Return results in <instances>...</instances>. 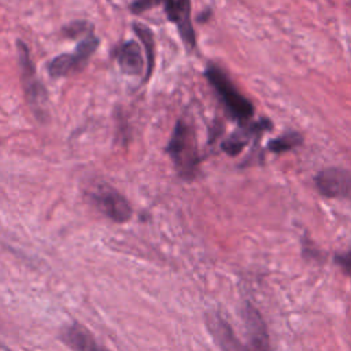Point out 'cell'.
Here are the masks:
<instances>
[{
  "label": "cell",
  "instance_id": "obj_13",
  "mask_svg": "<svg viewBox=\"0 0 351 351\" xmlns=\"http://www.w3.org/2000/svg\"><path fill=\"white\" fill-rule=\"evenodd\" d=\"M134 33L138 36L141 40L144 49H145V58H147V67H145V77L144 81H147L151 77L154 63H155V43H154V36L152 32L141 25V23H134Z\"/></svg>",
  "mask_w": 351,
  "mask_h": 351
},
{
  "label": "cell",
  "instance_id": "obj_11",
  "mask_svg": "<svg viewBox=\"0 0 351 351\" xmlns=\"http://www.w3.org/2000/svg\"><path fill=\"white\" fill-rule=\"evenodd\" d=\"M271 129V122L266 118L261 119L259 122L256 123H252L250 128L247 129H243L240 132H236L234 134H232L229 138H226L223 143H222V149L230 155V156H234L237 154L241 152V149L247 145L250 137L252 136H258V134H262L263 132Z\"/></svg>",
  "mask_w": 351,
  "mask_h": 351
},
{
  "label": "cell",
  "instance_id": "obj_2",
  "mask_svg": "<svg viewBox=\"0 0 351 351\" xmlns=\"http://www.w3.org/2000/svg\"><path fill=\"white\" fill-rule=\"evenodd\" d=\"M204 74L232 118L237 119L239 122H245L254 115L252 103L237 90L222 69L215 64H210L207 66Z\"/></svg>",
  "mask_w": 351,
  "mask_h": 351
},
{
  "label": "cell",
  "instance_id": "obj_6",
  "mask_svg": "<svg viewBox=\"0 0 351 351\" xmlns=\"http://www.w3.org/2000/svg\"><path fill=\"white\" fill-rule=\"evenodd\" d=\"M315 186L321 195L351 202V171L344 169H325L315 176Z\"/></svg>",
  "mask_w": 351,
  "mask_h": 351
},
{
  "label": "cell",
  "instance_id": "obj_8",
  "mask_svg": "<svg viewBox=\"0 0 351 351\" xmlns=\"http://www.w3.org/2000/svg\"><path fill=\"white\" fill-rule=\"evenodd\" d=\"M167 18L176 23L178 33L188 48L195 47V32L191 22V1L189 0H160Z\"/></svg>",
  "mask_w": 351,
  "mask_h": 351
},
{
  "label": "cell",
  "instance_id": "obj_5",
  "mask_svg": "<svg viewBox=\"0 0 351 351\" xmlns=\"http://www.w3.org/2000/svg\"><path fill=\"white\" fill-rule=\"evenodd\" d=\"M99 40L95 34L89 33L81 40L73 53H62L51 60L48 64V73L55 77H66L81 71L88 63L92 53L96 51Z\"/></svg>",
  "mask_w": 351,
  "mask_h": 351
},
{
  "label": "cell",
  "instance_id": "obj_4",
  "mask_svg": "<svg viewBox=\"0 0 351 351\" xmlns=\"http://www.w3.org/2000/svg\"><path fill=\"white\" fill-rule=\"evenodd\" d=\"M18 52H19L21 77H22V84L25 88L27 103L32 111L36 114V117L43 119L47 117V110H48L47 92L41 85L40 80H37L36 77L34 66L32 63L29 49L22 41L18 43Z\"/></svg>",
  "mask_w": 351,
  "mask_h": 351
},
{
  "label": "cell",
  "instance_id": "obj_10",
  "mask_svg": "<svg viewBox=\"0 0 351 351\" xmlns=\"http://www.w3.org/2000/svg\"><path fill=\"white\" fill-rule=\"evenodd\" d=\"M207 326L213 337L223 351H245V346L240 343L232 326L222 317L217 314L208 317Z\"/></svg>",
  "mask_w": 351,
  "mask_h": 351
},
{
  "label": "cell",
  "instance_id": "obj_7",
  "mask_svg": "<svg viewBox=\"0 0 351 351\" xmlns=\"http://www.w3.org/2000/svg\"><path fill=\"white\" fill-rule=\"evenodd\" d=\"M243 319L247 329L245 351H270V339L267 326L261 313L251 303H245L243 307Z\"/></svg>",
  "mask_w": 351,
  "mask_h": 351
},
{
  "label": "cell",
  "instance_id": "obj_3",
  "mask_svg": "<svg viewBox=\"0 0 351 351\" xmlns=\"http://www.w3.org/2000/svg\"><path fill=\"white\" fill-rule=\"evenodd\" d=\"M88 197L101 214L114 222L123 223L132 217V207L126 197L106 182L93 184L88 191Z\"/></svg>",
  "mask_w": 351,
  "mask_h": 351
},
{
  "label": "cell",
  "instance_id": "obj_16",
  "mask_svg": "<svg viewBox=\"0 0 351 351\" xmlns=\"http://www.w3.org/2000/svg\"><path fill=\"white\" fill-rule=\"evenodd\" d=\"M160 4V0H134L132 3V10L134 12H143L145 10H149L155 5Z\"/></svg>",
  "mask_w": 351,
  "mask_h": 351
},
{
  "label": "cell",
  "instance_id": "obj_12",
  "mask_svg": "<svg viewBox=\"0 0 351 351\" xmlns=\"http://www.w3.org/2000/svg\"><path fill=\"white\" fill-rule=\"evenodd\" d=\"M117 62L121 70L128 75H138L144 69L141 49L136 41H128L117 51Z\"/></svg>",
  "mask_w": 351,
  "mask_h": 351
},
{
  "label": "cell",
  "instance_id": "obj_9",
  "mask_svg": "<svg viewBox=\"0 0 351 351\" xmlns=\"http://www.w3.org/2000/svg\"><path fill=\"white\" fill-rule=\"evenodd\" d=\"M62 341L73 351H110L101 346L95 336L80 324H70L60 332Z\"/></svg>",
  "mask_w": 351,
  "mask_h": 351
},
{
  "label": "cell",
  "instance_id": "obj_1",
  "mask_svg": "<svg viewBox=\"0 0 351 351\" xmlns=\"http://www.w3.org/2000/svg\"><path fill=\"white\" fill-rule=\"evenodd\" d=\"M167 154L182 177H193L199 163L197 144L193 128L185 119L177 121L167 144Z\"/></svg>",
  "mask_w": 351,
  "mask_h": 351
},
{
  "label": "cell",
  "instance_id": "obj_15",
  "mask_svg": "<svg viewBox=\"0 0 351 351\" xmlns=\"http://www.w3.org/2000/svg\"><path fill=\"white\" fill-rule=\"evenodd\" d=\"M335 262L346 274L351 277V248L343 254L335 255Z\"/></svg>",
  "mask_w": 351,
  "mask_h": 351
},
{
  "label": "cell",
  "instance_id": "obj_14",
  "mask_svg": "<svg viewBox=\"0 0 351 351\" xmlns=\"http://www.w3.org/2000/svg\"><path fill=\"white\" fill-rule=\"evenodd\" d=\"M302 136L296 132H289V133H285V134H281L280 137L271 140L269 144H267V148L271 151V152H276V154H280V152H285V151H289L298 145L302 144Z\"/></svg>",
  "mask_w": 351,
  "mask_h": 351
}]
</instances>
